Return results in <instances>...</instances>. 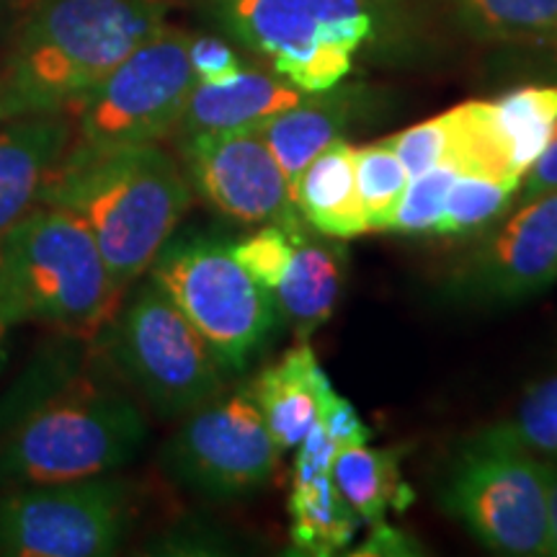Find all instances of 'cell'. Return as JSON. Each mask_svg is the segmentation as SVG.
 Returning a JSON list of instances; mask_svg holds the SVG:
<instances>
[{
	"instance_id": "obj_33",
	"label": "cell",
	"mask_w": 557,
	"mask_h": 557,
	"mask_svg": "<svg viewBox=\"0 0 557 557\" xmlns=\"http://www.w3.org/2000/svg\"><path fill=\"white\" fill-rule=\"evenodd\" d=\"M416 553H418L416 542L406 537L400 529L385 524V521L372 524V534H369V540L359 549H354V555H416Z\"/></svg>"
},
{
	"instance_id": "obj_8",
	"label": "cell",
	"mask_w": 557,
	"mask_h": 557,
	"mask_svg": "<svg viewBox=\"0 0 557 557\" xmlns=\"http://www.w3.org/2000/svg\"><path fill=\"white\" fill-rule=\"evenodd\" d=\"M148 271L227 372H243L267 346L278 320L276 297L240 267L225 243L205 235L171 238Z\"/></svg>"
},
{
	"instance_id": "obj_14",
	"label": "cell",
	"mask_w": 557,
	"mask_h": 557,
	"mask_svg": "<svg viewBox=\"0 0 557 557\" xmlns=\"http://www.w3.org/2000/svg\"><path fill=\"white\" fill-rule=\"evenodd\" d=\"M73 137L67 109L11 116L0 124V238L41 205Z\"/></svg>"
},
{
	"instance_id": "obj_6",
	"label": "cell",
	"mask_w": 557,
	"mask_h": 557,
	"mask_svg": "<svg viewBox=\"0 0 557 557\" xmlns=\"http://www.w3.org/2000/svg\"><path fill=\"white\" fill-rule=\"evenodd\" d=\"M96 341L160 418L191 413L225 389V364L152 278L120 305Z\"/></svg>"
},
{
	"instance_id": "obj_12",
	"label": "cell",
	"mask_w": 557,
	"mask_h": 557,
	"mask_svg": "<svg viewBox=\"0 0 557 557\" xmlns=\"http://www.w3.org/2000/svg\"><path fill=\"white\" fill-rule=\"evenodd\" d=\"M181 156L191 189L220 214L243 225H278L305 235L287 178L256 127L184 137Z\"/></svg>"
},
{
	"instance_id": "obj_37",
	"label": "cell",
	"mask_w": 557,
	"mask_h": 557,
	"mask_svg": "<svg viewBox=\"0 0 557 557\" xmlns=\"http://www.w3.org/2000/svg\"><path fill=\"white\" fill-rule=\"evenodd\" d=\"M555 47H557V39H555Z\"/></svg>"
},
{
	"instance_id": "obj_19",
	"label": "cell",
	"mask_w": 557,
	"mask_h": 557,
	"mask_svg": "<svg viewBox=\"0 0 557 557\" xmlns=\"http://www.w3.org/2000/svg\"><path fill=\"white\" fill-rule=\"evenodd\" d=\"M344 287V253L323 243L297 240L287 274L274 287L278 315H284L297 333L308 341L325 325L336 310Z\"/></svg>"
},
{
	"instance_id": "obj_11",
	"label": "cell",
	"mask_w": 557,
	"mask_h": 557,
	"mask_svg": "<svg viewBox=\"0 0 557 557\" xmlns=\"http://www.w3.org/2000/svg\"><path fill=\"white\" fill-rule=\"evenodd\" d=\"M278 455L261 408L250 389H240L186 413L160 459L163 470L197 496L230 500L261 491Z\"/></svg>"
},
{
	"instance_id": "obj_20",
	"label": "cell",
	"mask_w": 557,
	"mask_h": 557,
	"mask_svg": "<svg viewBox=\"0 0 557 557\" xmlns=\"http://www.w3.org/2000/svg\"><path fill=\"white\" fill-rule=\"evenodd\" d=\"M331 480L367 524L385 521L389 508L406 511L416 498L400 475V459L395 449H372L367 444L341 447L331 465Z\"/></svg>"
},
{
	"instance_id": "obj_16",
	"label": "cell",
	"mask_w": 557,
	"mask_h": 557,
	"mask_svg": "<svg viewBox=\"0 0 557 557\" xmlns=\"http://www.w3.org/2000/svg\"><path fill=\"white\" fill-rule=\"evenodd\" d=\"M278 449H295L320 421V403L333 393L308 341L292 346L248 387Z\"/></svg>"
},
{
	"instance_id": "obj_24",
	"label": "cell",
	"mask_w": 557,
	"mask_h": 557,
	"mask_svg": "<svg viewBox=\"0 0 557 557\" xmlns=\"http://www.w3.org/2000/svg\"><path fill=\"white\" fill-rule=\"evenodd\" d=\"M354 171H357V191L361 209H364L367 230L369 233L389 230L410 178L400 158L382 139V143L364 145V148H354Z\"/></svg>"
},
{
	"instance_id": "obj_25",
	"label": "cell",
	"mask_w": 557,
	"mask_h": 557,
	"mask_svg": "<svg viewBox=\"0 0 557 557\" xmlns=\"http://www.w3.org/2000/svg\"><path fill=\"white\" fill-rule=\"evenodd\" d=\"M517 191V186L500 184V181L475 176V173H459L455 184L449 186L442 222L436 225L434 235L475 233L496 220L500 212H506Z\"/></svg>"
},
{
	"instance_id": "obj_18",
	"label": "cell",
	"mask_w": 557,
	"mask_h": 557,
	"mask_svg": "<svg viewBox=\"0 0 557 557\" xmlns=\"http://www.w3.org/2000/svg\"><path fill=\"white\" fill-rule=\"evenodd\" d=\"M331 90L308 94L297 107L278 111L276 116L256 127L289 186L308 169L310 160H315L329 145L344 137L351 103H348V96H336Z\"/></svg>"
},
{
	"instance_id": "obj_29",
	"label": "cell",
	"mask_w": 557,
	"mask_h": 557,
	"mask_svg": "<svg viewBox=\"0 0 557 557\" xmlns=\"http://www.w3.org/2000/svg\"><path fill=\"white\" fill-rule=\"evenodd\" d=\"M189 62L197 83H222L243 70L238 52L218 37H191Z\"/></svg>"
},
{
	"instance_id": "obj_1",
	"label": "cell",
	"mask_w": 557,
	"mask_h": 557,
	"mask_svg": "<svg viewBox=\"0 0 557 557\" xmlns=\"http://www.w3.org/2000/svg\"><path fill=\"white\" fill-rule=\"evenodd\" d=\"M24 382L0 418V487L109 475L139 455L148 423L127 393L81 374L73 348Z\"/></svg>"
},
{
	"instance_id": "obj_31",
	"label": "cell",
	"mask_w": 557,
	"mask_h": 557,
	"mask_svg": "<svg viewBox=\"0 0 557 557\" xmlns=\"http://www.w3.org/2000/svg\"><path fill=\"white\" fill-rule=\"evenodd\" d=\"M338 447L333 444L323 423H315L310 429V434L299 444L297 459H295V483H305L318 475H331V465L336 459Z\"/></svg>"
},
{
	"instance_id": "obj_30",
	"label": "cell",
	"mask_w": 557,
	"mask_h": 557,
	"mask_svg": "<svg viewBox=\"0 0 557 557\" xmlns=\"http://www.w3.org/2000/svg\"><path fill=\"white\" fill-rule=\"evenodd\" d=\"M320 423H323L329 436L336 447H354V444H367L372 438V431L361 421L357 408L348 403L336 389L320 403Z\"/></svg>"
},
{
	"instance_id": "obj_21",
	"label": "cell",
	"mask_w": 557,
	"mask_h": 557,
	"mask_svg": "<svg viewBox=\"0 0 557 557\" xmlns=\"http://www.w3.org/2000/svg\"><path fill=\"white\" fill-rule=\"evenodd\" d=\"M289 517V537L297 555H336L351 545L361 527V517L346 504L331 475L295 483Z\"/></svg>"
},
{
	"instance_id": "obj_13",
	"label": "cell",
	"mask_w": 557,
	"mask_h": 557,
	"mask_svg": "<svg viewBox=\"0 0 557 557\" xmlns=\"http://www.w3.org/2000/svg\"><path fill=\"white\" fill-rule=\"evenodd\" d=\"M459 292L480 302H519L557 282V189L524 201L468 261Z\"/></svg>"
},
{
	"instance_id": "obj_26",
	"label": "cell",
	"mask_w": 557,
	"mask_h": 557,
	"mask_svg": "<svg viewBox=\"0 0 557 557\" xmlns=\"http://www.w3.org/2000/svg\"><path fill=\"white\" fill-rule=\"evenodd\" d=\"M459 173L462 171H457L455 165H436L421 176L408 178L389 230L400 235H434L436 225L442 222L449 186L455 184Z\"/></svg>"
},
{
	"instance_id": "obj_15",
	"label": "cell",
	"mask_w": 557,
	"mask_h": 557,
	"mask_svg": "<svg viewBox=\"0 0 557 557\" xmlns=\"http://www.w3.org/2000/svg\"><path fill=\"white\" fill-rule=\"evenodd\" d=\"M308 94L284 78L261 73V70H240L230 81L197 83L186 101L176 132L184 137L212 135V132H233L259 127L278 111L297 107Z\"/></svg>"
},
{
	"instance_id": "obj_32",
	"label": "cell",
	"mask_w": 557,
	"mask_h": 557,
	"mask_svg": "<svg viewBox=\"0 0 557 557\" xmlns=\"http://www.w3.org/2000/svg\"><path fill=\"white\" fill-rule=\"evenodd\" d=\"M519 189H521V199L524 201L557 189V124L553 129V137H549L547 148L542 150V156L534 160L532 169H529L527 176L521 178Z\"/></svg>"
},
{
	"instance_id": "obj_28",
	"label": "cell",
	"mask_w": 557,
	"mask_h": 557,
	"mask_svg": "<svg viewBox=\"0 0 557 557\" xmlns=\"http://www.w3.org/2000/svg\"><path fill=\"white\" fill-rule=\"evenodd\" d=\"M513 429L529 449L557 455V377L527 389Z\"/></svg>"
},
{
	"instance_id": "obj_36",
	"label": "cell",
	"mask_w": 557,
	"mask_h": 557,
	"mask_svg": "<svg viewBox=\"0 0 557 557\" xmlns=\"http://www.w3.org/2000/svg\"><path fill=\"white\" fill-rule=\"evenodd\" d=\"M5 122V111H3V107H0V124Z\"/></svg>"
},
{
	"instance_id": "obj_35",
	"label": "cell",
	"mask_w": 557,
	"mask_h": 557,
	"mask_svg": "<svg viewBox=\"0 0 557 557\" xmlns=\"http://www.w3.org/2000/svg\"><path fill=\"white\" fill-rule=\"evenodd\" d=\"M9 325L3 323V320H0V359H3V344H5V336H9Z\"/></svg>"
},
{
	"instance_id": "obj_22",
	"label": "cell",
	"mask_w": 557,
	"mask_h": 557,
	"mask_svg": "<svg viewBox=\"0 0 557 557\" xmlns=\"http://www.w3.org/2000/svg\"><path fill=\"white\" fill-rule=\"evenodd\" d=\"M491 103L500 137L511 152L513 171L524 178L553 137L557 124V86L513 88Z\"/></svg>"
},
{
	"instance_id": "obj_9",
	"label": "cell",
	"mask_w": 557,
	"mask_h": 557,
	"mask_svg": "<svg viewBox=\"0 0 557 557\" xmlns=\"http://www.w3.org/2000/svg\"><path fill=\"white\" fill-rule=\"evenodd\" d=\"M243 45L302 94L336 88L372 34L364 0H214Z\"/></svg>"
},
{
	"instance_id": "obj_4",
	"label": "cell",
	"mask_w": 557,
	"mask_h": 557,
	"mask_svg": "<svg viewBox=\"0 0 557 557\" xmlns=\"http://www.w3.org/2000/svg\"><path fill=\"white\" fill-rule=\"evenodd\" d=\"M124 299L73 212L39 205L0 238V320L41 323L90 344Z\"/></svg>"
},
{
	"instance_id": "obj_5",
	"label": "cell",
	"mask_w": 557,
	"mask_h": 557,
	"mask_svg": "<svg viewBox=\"0 0 557 557\" xmlns=\"http://www.w3.org/2000/svg\"><path fill=\"white\" fill-rule=\"evenodd\" d=\"M438 504L498 555H549L545 462L513 423L465 438L438 485Z\"/></svg>"
},
{
	"instance_id": "obj_2",
	"label": "cell",
	"mask_w": 557,
	"mask_h": 557,
	"mask_svg": "<svg viewBox=\"0 0 557 557\" xmlns=\"http://www.w3.org/2000/svg\"><path fill=\"white\" fill-rule=\"evenodd\" d=\"M163 26V0H37L0 75L5 120L70 109Z\"/></svg>"
},
{
	"instance_id": "obj_27",
	"label": "cell",
	"mask_w": 557,
	"mask_h": 557,
	"mask_svg": "<svg viewBox=\"0 0 557 557\" xmlns=\"http://www.w3.org/2000/svg\"><path fill=\"white\" fill-rule=\"evenodd\" d=\"M308 235V233H305ZM305 235H292L278 225H267L259 233H253L246 240L233 243V256L240 261V267L248 271L261 287L274 292V287L287 274L295 246Z\"/></svg>"
},
{
	"instance_id": "obj_10",
	"label": "cell",
	"mask_w": 557,
	"mask_h": 557,
	"mask_svg": "<svg viewBox=\"0 0 557 557\" xmlns=\"http://www.w3.org/2000/svg\"><path fill=\"white\" fill-rule=\"evenodd\" d=\"M129 521V487L111 472L9 487V493L0 496V555H114Z\"/></svg>"
},
{
	"instance_id": "obj_7",
	"label": "cell",
	"mask_w": 557,
	"mask_h": 557,
	"mask_svg": "<svg viewBox=\"0 0 557 557\" xmlns=\"http://www.w3.org/2000/svg\"><path fill=\"white\" fill-rule=\"evenodd\" d=\"M189 34L163 26L129 52L67 111L75 137L67 156L156 145L176 132L191 88Z\"/></svg>"
},
{
	"instance_id": "obj_34",
	"label": "cell",
	"mask_w": 557,
	"mask_h": 557,
	"mask_svg": "<svg viewBox=\"0 0 557 557\" xmlns=\"http://www.w3.org/2000/svg\"><path fill=\"white\" fill-rule=\"evenodd\" d=\"M547 480V521H549V555L557 557V465L545 462Z\"/></svg>"
},
{
	"instance_id": "obj_23",
	"label": "cell",
	"mask_w": 557,
	"mask_h": 557,
	"mask_svg": "<svg viewBox=\"0 0 557 557\" xmlns=\"http://www.w3.org/2000/svg\"><path fill=\"white\" fill-rule=\"evenodd\" d=\"M465 29L491 41H555L557 0H451Z\"/></svg>"
},
{
	"instance_id": "obj_17",
	"label": "cell",
	"mask_w": 557,
	"mask_h": 557,
	"mask_svg": "<svg viewBox=\"0 0 557 557\" xmlns=\"http://www.w3.org/2000/svg\"><path fill=\"white\" fill-rule=\"evenodd\" d=\"M297 212L312 230L331 240L369 233L357 191L354 145L336 139L289 186Z\"/></svg>"
},
{
	"instance_id": "obj_3",
	"label": "cell",
	"mask_w": 557,
	"mask_h": 557,
	"mask_svg": "<svg viewBox=\"0 0 557 557\" xmlns=\"http://www.w3.org/2000/svg\"><path fill=\"white\" fill-rule=\"evenodd\" d=\"M41 205L67 209L88 227L114 284L127 292L176 233L191 184L160 143L139 145L65 156Z\"/></svg>"
}]
</instances>
